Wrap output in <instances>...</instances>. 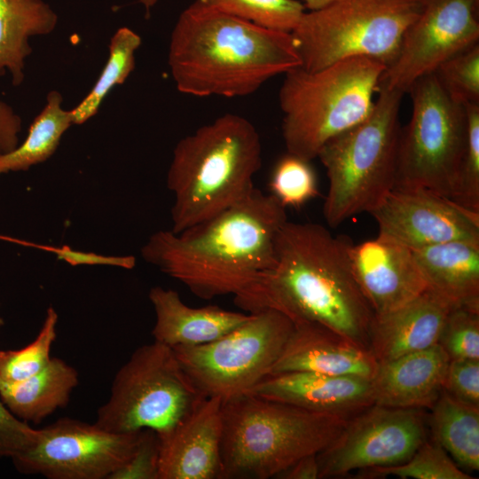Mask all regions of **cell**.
Listing matches in <instances>:
<instances>
[{
  "instance_id": "cell-1",
  "label": "cell",
  "mask_w": 479,
  "mask_h": 479,
  "mask_svg": "<svg viewBox=\"0 0 479 479\" xmlns=\"http://www.w3.org/2000/svg\"><path fill=\"white\" fill-rule=\"evenodd\" d=\"M347 241L319 224L287 221L275 240L274 265L234 295L235 305L248 314L276 310L369 349L374 314L351 271Z\"/></svg>"
},
{
  "instance_id": "cell-2",
  "label": "cell",
  "mask_w": 479,
  "mask_h": 479,
  "mask_svg": "<svg viewBox=\"0 0 479 479\" xmlns=\"http://www.w3.org/2000/svg\"><path fill=\"white\" fill-rule=\"evenodd\" d=\"M286 208L255 188L245 199L180 232L159 231L143 259L204 300L240 293L275 263V240Z\"/></svg>"
},
{
  "instance_id": "cell-3",
  "label": "cell",
  "mask_w": 479,
  "mask_h": 479,
  "mask_svg": "<svg viewBox=\"0 0 479 479\" xmlns=\"http://www.w3.org/2000/svg\"><path fill=\"white\" fill-rule=\"evenodd\" d=\"M168 63L177 89L194 97H244L302 67L291 33L271 30L199 0L179 15Z\"/></svg>"
},
{
  "instance_id": "cell-4",
  "label": "cell",
  "mask_w": 479,
  "mask_h": 479,
  "mask_svg": "<svg viewBox=\"0 0 479 479\" xmlns=\"http://www.w3.org/2000/svg\"><path fill=\"white\" fill-rule=\"evenodd\" d=\"M262 143L243 116L225 114L176 145L167 173L173 232L205 222L245 199L262 166Z\"/></svg>"
},
{
  "instance_id": "cell-5",
  "label": "cell",
  "mask_w": 479,
  "mask_h": 479,
  "mask_svg": "<svg viewBox=\"0 0 479 479\" xmlns=\"http://www.w3.org/2000/svg\"><path fill=\"white\" fill-rule=\"evenodd\" d=\"M222 478L277 477L300 459L318 454L349 418L246 393L223 402Z\"/></svg>"
},
{
  "instance_id": "cell-6",
  "label": "cell",
  "mask_w": 479,
  "mask_h": 479,
  "mask_svg": "<svg viewBox=\"0 0 479 479\" xmlns=\"http://www.w3.org/2000/svg\"><path fill=\"white\" fill-rule=\"evenodd\" d=\"M385 68L352 57L313 72L300 67L286 73L279 100L287 153L311 161L326 142L364 121Z\"/></svg>"
},
{
  "instance_id": "cell-7",
  "label": "cell",
  "mask_w": 479,
  "mask_h": 479,
  "mask_svg": "<svg viewBox=\"0 0 479 479\" xmlns=\"http://www.w3.org/2000/svg\"><path fill=\"white\" fill-rule=\"evenodd\" d=\"M377 93L371 114L326 142L318 154L329 181L323 214L331 227L370 213L396 185L404 93Z\"/></svg>"
},
{
  "instance_id": "cell-8",
  "label": "cell",
  "mask_w": 479,
  "mask_h": 479,
  "mask_svg": "<svg viewBox=\"0 0 479 479\" xmlns=\"http://www.w3.org/2000/svg\"><path fill=\"white\" fill-rule=\"evenodd\" d=\"M421 5L422 0H336L305 12L291 32L301 67L313 72L352 57L387 67Z\"/></svg>"
},
{
  "instance_id": "cell-9",
  "label": "cell",
  "mask_w": 479,
  "mask_h": 479,
  "mask_svg": "<svg viewBox=\"0 0 479 479\" xmlns=\"http://www.w3.org/2000/svg\"><path fill=\"white\" fill-rule=\"evenodd\" d=\"M205 398L173 349L153 341L138 347L118 370L95 423L113 433L151 429L162 436Z\"/></svg>"
},
{
  "instance_id": "cell-10",
  "label": "cell",
  "mask_w": 479,
  "mask_h": 479,
  "mask_svg": "<svg viewBox=\"0 0 479 479\" xmlns=\"http://www.w3.org/2000/svg\"><path fill=\"white\" fill-rule=\"evenodd\" d=\"M412 111L401 127L395 185L452 197L467 133L466 106L452 100L434 73L410 87Z\"/></svg>"
},
{
  "instance_id": "cell-11",
  "label": "cell",
  "mask_w": 479,
  "mask_h": 479,
  "mask_svg": "<svg viewBox=\"0 0 479 479\" xmlns=\"http://www.w3.org/2000/svg\"><path fill=\"white\" fill-rule=\"evenodd\" d=\"M293 328L287 316L268 309L251 313L246 322L216 341L172 349L206 397L225 402L250 392L271 373Z\"/></svg>"
},
{
  "instance_id": "cell-12",
  "label": "cell",
  "mask_w": 479,
  "mask_h": 479,
  "mask_svg": "<svg viewBox=\"0 0 479 479\" xmlns=\"http://www.w3.org/2000/svg\"><path fill=\"white\" fill-rule=\"evenodd\" d=\"M145 429L109 432L95 422L61 418L38 429L35 443L12 459L23 475L49 479H113L137 450Z\"/></svg>"
},
{
  "instance_id": "cell-13",
  "label": "cell",
  "mask_w": 479,
  "mask_h": 479,
  "mask_svg": "<svg viewBox=\"0 0 479 479\" xmlns=\"http://www.w3.org/2000/svg\"><path fill=\"white\" fill-rule=\"evenodd\" d=\"M428 426L423 409L373 404L350 417L342 433L317 454L319 478L402 464L428 438Z\"/></svg>"
},
{
  "instance_id": "cell-14",
  "label": "cell",
  "mask_w": 479,
  "mask_h": 479,
  "mask_svg": "<svg viewBox=\"0 0 479 479\" xmlns=\"http://www.w3.org/2000/svg\"><path fill=\"white\" fill-rule=\"evenodd\" d=\"M479 0H422L378 89L408 92L412 83L479 40Z\"/></svg>"
},
{
  "instance_id": "cell-15",
  "label": "cell",
  "mask_w": 479,
  "mask_h": 479,
  "mask_svg": "<svg viewBox=\"0 0 479 479\" xmlns=\"http://www.w3.org/2000/svg\"><path fill=\"white\" fill-rule=\"evenodd\" d=\"M370 214L380 233L412 250L453 240L479 242V213L424 187L395 185Z\"/></svg>"
},
{
  "instance_id": "cell-16",
  "label": "cell",
  "mask_w": 479,
  "mask_h": 479,
  "mask_svg": "<svg viewBox=\"0 0 479 479\" xmlns=\"http://www.w3.org/2000/svg\"><path fill=\"white\" fill-rule=\"evenodd\" d=\"M347 253L355 279L374 316L395 310L427 289L413 251L382 233Z\"/></svg>"
},
{
  "instance_id": "cell-17",
  "label": "cell",
  "mask_w": 479,
  "mask_h": 479,
  "mask_svg": "<svg viewBox=\"0 0 479 479\" xmlns=\"http://www.w3.org/2000/svg\"><path fill=\"white\" fill-rule=\"evenodd\" d=\"M223 401L206 397L159 436L158 479L222 478Z\"/></svg>"
},
{
  "instance_id": "cell-18",
  "label": "cell",
  "mask_w": 479,
  "mask_h": 479,
  "mask_svg": "<svg viewBox=\"0 0 479 479\" xmlns=\"http://www.w3.org/2000/svg\"><path fill=\"white\" fill-rule=\"evenodd\" d=\"M248 393L349 419L373 404L371 379L311 372L270 374Z\"/></svg>"
},
{
  "instance_id": "cell-19",
  "label": "cell",
  "mask_w": 479,
  "mask_h": 479,
  "mask_svg": "<svg viewBox=\"0 0 479 479\" xmlns=\"http://www.w3.org/2000/svg\"><path fill=\"white\" fill-rule=\"evenodd\" d=\"M377 366L369 349L320 325L299 322L270 374L311 372L372 379Z\"/></svg>"
},
{
  "instance_id": "cell-20",
  "label": "cell",
  "mask_w": 479,
  "mask_h": 479,
  "mask_svg": "<svg viewBox=\"0 0 479 479\" xmlns=\"http://www.w3.org/2000/svg\"><path fill=\"white\" fill-rule=\"evenodd\" d=\"M450 358L437 343L378 363L371 379L373 404L395 408H431L444 391Z\"/></svg>"
},
{
  "instance_id": "cell-21",
  "label": "cell",
  "mask_w": 479,
  "mask_h": 479,
  "mask_svg": "<svg viewBox=\"0 0 479 479\" xmlns=\"http://www.w3.org/2000/svg\"><path fill=\"white\" fill-rule=\"evenodd\" d=\"M452 304L426 289L402 307L381 316L372 323L369 349L378 363L437 344Z\"/></svg>"
},
{
  "instance_id": "cell-22",
  "label": "cell",
  "mask_w": 479,
  "mask_h": 479,
  "mask_svg": "<svg viewBox=\"0 0 479 479\" xmlns=\"http://www.w3.org/2000/svg\"><path fill=\"white\" fill-rule=\"evenodd\" d=\"M156 321L152 331L154 342L171 349L206 344L224 336L246 322L250 314L208 305H186L171 288L153 287L148 294Z\"/></svg>"
},
{
  "instance_id": "cell-23",
  "label": "cell",
  "mask_w": 479,
  "mask_h": 479,
  "mask_svg": "<svg viewBox=\"0 0 479 479\" xmlns=\"http://www.w3.org/2000/svg\"><path fill=\"white\" fill-rule=\"evenodd\" d=\"M412 251L428 289L452 307L479 310V242L453 240Z\"/></svg>"
},
{
  "instance_id": "cell-24",
  "label": "cell",
  "mask_w": 479,
  "mask_h": 479,
  "mask_svg": "<svg viewBox=\"0 0 479 479\" xmlns=\"http://www.w3.org/2000/svg\"><path fill=\"white\" fill-rule=\"evenodd\" d=\"M58 15L43 0H0V77L11 75L13 86L25 78L31 36L53 32Z\"/></svg>"
},
{
  "instance_id": "cell-25",
  "label": "cell",
  "mask_w": 479,
  "mask_h": 479,
  "mask_svg": "<svg viewBox=\"0 0 479 479\" xmlns=\"http://www.w3.org/2000/svg\"><path fill=\"white\" fill-rule=\"evenodd\" d=\"M78 382L75 367L51 357L36 374L19 382L0 384V398L17 418L37 424L68 404Z\"/></svg>"
},
{
  "instance_id": "cell-26",
  "label": "cell",
  "mask_w": 479,
  "mask_h": 479,
  "mask_svg": "<svg viewBox=\"0 0 479 479\" xmlns=\"http://www.w3.org/2000/svg\"><path fill=\"white\" fill-rule=\"evenodd\" d=\"M432 438L464 471L479 470V407L443 391L430 408Z\"/></svg>"
},
{
  "instance_id": "cell-27",
  "label": "cell",
  "mask_w": 479,
  "mask_h": 479,
  "mask_svg": "<svg viewBox=\"0 0 479 479\" xmlns=\"http://www.w3.org/2000/svg\"><path fill=\"white\" fill-rule=\"evenodd\" d=\"M62 102L59 91L47 94L45 106L31 122L25 140L12 151L0 154V177L27 170L56 152L64 133L74 124L71 110L64 109Z\"/></svg>"
},
{
  "instance_id": "cell-28",
  "label": "cell",
  "mask_w": 479,
  "mask_h": 479,
  "mask_svg": "<svg viewBox=\"0 0 479 479\" xmlns=\"http://www.w3.org/2000/svg\"><path fill=\"white\" fill-rule=\"evenodd\" d=\"M141 37L127 27L118 28L110 39L105 67L90 92L71 109L74 124H82L94 116L109 91L122 84L135 67V52Z\"/></svg>"
},
{
  "instance_id": "cell-29",
  "label": "cell",
  "mask_w": 479,
  "mask_h": 479,
  "mask_svg": "<svg viewBox=\"0 0 479 479\" xmlns=\"http://www.w3.org/2000/svg\"><path fill=\"white\" fill-rule=\"evenodd\" d=\"M58 320L57 311L49 307L33 342L19 349L0 350V384L24 381L49 364L51 347L57 338Z\"/></svg>"
},
{
  "instance_id": "cell-30",
  "label": "cell",
  "mask_w": 479,
  "mask_h": 479,
  "mask_svg": "<svg viewBox=\"0 0 479 479\" xmlns=\"http://www.w3.org/2000/svg\"><path fill=\"white\" fill-rule=\"evenodd\" d=\"M361 477L394 475L406 479H472L433 438H428L405 462L359 472Z\"/></svg>"
},
{
  "instance_id": "cell-31",
  "label": "cell",
  "mask_w": 479,
  "mask_h": 479,
  "mask_svg": "<svg viewBox=\"0 0 479 479\" xmlns=\"http://www.w3.org/2000/svg\"><path fill=\"white\" fill-rule=\"evenodd\" d=\"M262 27L291 33L306 12L296 0H199Z\"/></svg>"
},
{
  "instance_id": "cell-32",
  "label": "cell",
  "mask_w": 479,
  "mask_h": 479,
  "mask_svg": "<svg viewBox=\"0 0 479 479\" xmlns=\"http://www.w3.org/2000/svg\"><path fill=\"white\" fill-rule=\"evenodd\" d=\"M268 187L269 194L285 208H299L319 193L310 161L289 153L274 165Z\"/></svg>"
},
{
  "instance_id": "cell-33",
  "label": "cell",
  "mask_w": 479,
  "mask_h": 479,
  "mask_svg": "<svg viewBox=\"0 0 479 479\" xmlns=\"http://www.w3.org/2000/svg\"><path fill=\"white\" fill-rule=\"evenodd\" d=\"M446 94L463 106L479 104V43L442 62L433 72Z\"/></svg>"
},
{
  "instance_id": "cell-34",
  "label": "cell",
  "mask_w": 479,
  "mask_h": 479,
  "mask_svg": "<svg viewBox=\"0 0 479 479\" xmlns=\"http://www.w3.org/2000/svg\"><path fill=\"white\" fill-rule=\"evenodd\" d=\"M465 106L467 133L452 200L479 213V104Z\"/></svg>"
},
{
  "instance_id": "cell-35",
  "label": "cell",
  "mask_w": 479,
  "mask_h": 479,
  "mask_svg": "<svg viewBox=\"0 0 479 479\" xmlns=\"http://www.w3.org/2000/svg\"><path fill=\"white\" fill-rule=\"evenodd\" d=\"M450 360L479 359V310L452 307L437 342Z\"/></svg>"
},
{
  "instance_id": "cell-36",
  "label": "cell",
  "mask_w": 479,
  "mask_h": 479,
  "mask_svg": "<svg viewBox=\"0 0 479 479\" xmlns=\"http://www.w3.org/2000/svg\"><path fill=\"white\" fill-rule=\"evenodd\" d=\"M444 391L461 402L479 407V359L450 360Z\"/></svg>"
},
{
  "instance_id": "cell-37",
  "label": "cell",
  "mask_w": 479,
  "mask_h": 479,
  "mask_svg": "<svg viewBox=\"0 0 479 479\" xmlns=\"http://www.w3.org/2000/svg\"><path fill=\"white\" fill-rule=\"evenodd\" d=\"M38 428L17 418L0 398V459H12L32 445Z\"/></svg>"
},
{
  "instance_id": "cell-38",
  "label": "cell",
  "mask_w": 479,
  "mask_h": 479,
  "mask_svg": "<svg viewBox=\"0 0 479 479\" xmlns=\"http://www.w3.org/2000/svg\"><path fill=\"white\" fill-rule=\"evenodd\" d=\"M160 439L151 429H145L143 439L128 463L113 479H158Z\"/></svg>"
},
{
  "instance_id": "cell-39",
  "label": "cell",
  "mask_w": 479,
  "mask_h": 479,
  "mask_svg": "<svg viewBox=\"0 0 479 479\" xmlns=\"http://www.w3.org/2000/svg\"><path fill=\"white\" fill-rule=\"evenodd\" d=\"M49 249L59 260L64 261L72 266L107 265L126 270H132L136 266V258L133 255H105L92 252L72 249L68 246L51 247Z\"/></svg>"
},
{
  "instance_id": "cell-40",
  "label": "cell",
  "mask_w": 479,
  "mask_h": 479,
  "mask_svg": "<svg viewBox=\"0 0 479 479\" xmlns=\"http://www.w3.org/2000/svg\"><path fill=\"white\" fill-rule=\"evenodd\" d=\"M21 129L20 116L0 95V154L7 153L19 145Z\"/></svg>"
},
{
  "instance_id": "cell-41",
  "label": "cell",
  "mask_w": 479,
  "mask_h": 479,
  "mask_svg": "<svg viewBox=\"0 0 479 479\" xmlns=\"http://www.w3.org/2000/svg\"><path fill=\"white\" fill-rule=\"evenodd\" d=\"M277 478L282 479H317L319 478V466L317 454L305 456L287 469L279 474Z\"/></svg>"
},
{
  "instance_id": "cell-42",
  "label": "cell",
  "mask_w": 479,
  "mask_h": 479,
  "mask_svg": "<svg viewBox=\"0 0 479 479\" xmlns=\"http://www.w3.org/2000/svg\"><path fill=\"white\" fill-rule=\"evenodd\" d=\"M336 0H304V7L309 11L322 9Z\"/></svg>"
},
{
  "instance_id": "cell-43",
  "label": "cell",
  "mask_w": 479,
  "mask_h": 479,
  "mask_svg": "<svg viewBox=\"0 0 479 479\" xmlns=\"http://www.w3.org/2000/svg\"><path fill=\"white\" fill-rule=\"evenodd\" d=\"M145 1L147 4L153 5V4H156V2H157L158 0H145Z\"/></svg>"
},
{
  "instance_id": "cell-44",
  "label": "cell",
  "mask_w": 479,
  "mask_h": 479,
  "mask_svg": "<svg viewBox=\"0 0 479 479\" xmlns=\"http://www.w3.org/2000/svg\"><path fill=\"white\" fill-rule=\"evenodd\" d=\"M4 322V319L3 318L0 316V329L3 327Z\"/></svg>"
}]
</instances>
